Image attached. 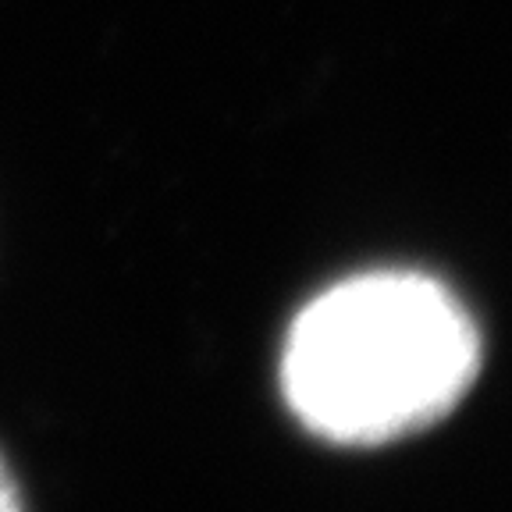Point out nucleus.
Here are the masks:
<instances>
[{
    "mask_svg": "<svg viewBox=\"0 0 512 512\" xmlns=\"http://www.w3.org/2000/svg\"><path fill=\"white\" fill-rule=\"evenodd\" d=\"M480 370V335L445 285L374 271L296 317L281 356L288 409L335 445H388L445 420Z\"/></svg>",
    "mask_w": 512,
    "mask_h": 512,
    "instance_id": "f257e3e1",
    "label": "nucleus"
},
{
    "mask_svg": "<svg viewBox=\"0 0 512 512\" xmlns=\"http://www.w3.org/2000/svg\"><path fill=\"white\" fill-rule=\"evenodd\" d=\"M0 512H25L22 491H18L15 477H11V470H8L4 459H0Z\"/></svg>",
    "mask_w": 512,
    "mask_h": 512,
    "instance_id": "f03ea898",
    "label": "nucleus"
}]
</instances>
